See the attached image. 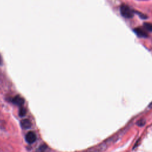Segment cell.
Here are the masks:
<instances>
[{
    "label": "cell",
    "instance_id": "5",
    "mask_svg": "<svg viewBox=\"0 0 152 152\" xmlns=\"http://www.w3.org/2000/svg\"><path fill=\"white\" fill-rule=\"evenodd\" d=\"M13 102L17 105H22L24 103V99L23 98H21V96L17 95L16 96H15L13 100Z\"/></svg>",
    "mask_w": 152,
    "mask_h": 152
},
{
    "label": "cell",
    "instance_id": "4",
    "mask_svg": "<svg viewBox=\"0 0 152 152\" xmlns=\"http://www.w3.org/2000/svg\"><path fill=\"white\" fill-rule=\"evenodd\" d=\"M21 126L24 129H28L32 127V122L29 119H23L21 121Z\"/></svg>",
    "mask_w": 152,
    "mask_h": 152
},
{
    "label": "cell",
    "instance_id": "2",
    "mask_svg": "<svg viewBox=\"0 0 152 152\" xmlns=\"http://www.w3.org/2000/svg\"><path fill=\"white\" fill-rule=\"evenodd\" d=\"M36 135L33 131L29 132L26 136V141L29 144H32L36 140Z\"/></svg>",
    "mask_w": 152,
    "mask_h": 152
},
{
    "label": "cell",
    "instance_id": "6",
    "mask_svg": "<svg viewBox=\"0 0 152 152\" xmlns=\"http://www.w3.org/2000/svg\"><path fill=\"white\" fill-rule=\"evenodd\" d=\"M144 27L146 30H147L150 32H152V24H151V23H144Z\"/></svg>",
    "mask_w": 152,
    "mask_h": 152
},
{
    "label": "cell",
    "instance_id": "7",
    "mask_svg": "<svg viewBox=\"0 0 152 152\" xmlns=\"http://www.w3.org/2000/svg\"><path fill=\"white\" fill-rule=\"evenodd\" d=\"M26 112V111H25L24 109H23L22 110L20 111V116H24V115H25Z\"/></svg>",
    "mask_w": 152,
    "mask_h": 152
},
{
    "label": "cell",
    "instance_id": "1",
    "mask_svg": "<svg viewBox=\"0 0 152 152\" xmlns=\"http://www.w3.org/2000/svg\"><path fill=\"white\" fill-rule=\"evenodd\" d=\"M120 11L122 16L125 18H132L134 16L133 11L126 5L123 4L121 6L120 8Z\"/></svg>",
    "mask_w": 152,
    "mask_h": 152
},
{
    "label": "cell",
    "instance_id": "3",
    "mask_svg": "<svg viewBox=\"0 0 152 152\" xmlns=\"http://www.w3.org/2000/svg\"><path fill=\"white\" fill-rule=\"evenodd\" d=\"M134 31L136 34L140 37H147L148 36L146 32L143 29H141L140 28H136Z\"/></svg>",
    "mask_w": 152,
    "mask_h": 152
}]
</instances>
